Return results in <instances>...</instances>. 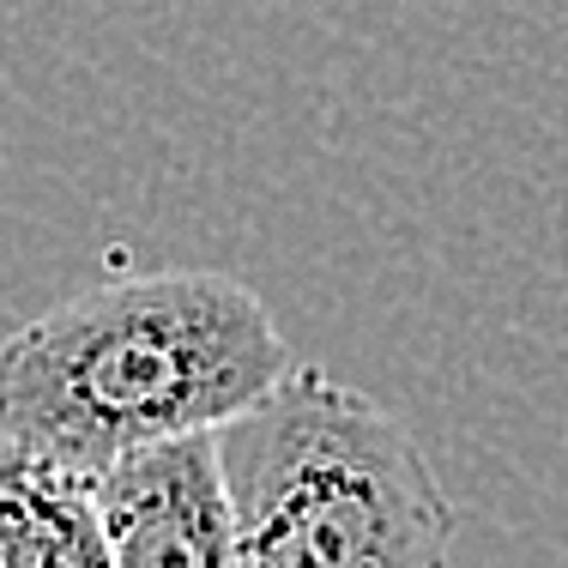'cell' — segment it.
Wrapping results in <instances>:
<instances>
[{"label":"cell","instance_id":"6da1fadb","mask_svg":"<svg viewBox=\"0 0 568 568\" xmlns=\"http://www.w3.org/2000/svg\"><path fill=\"white\" fill-rule=\"evenodd\" d=\"M273 308L230 273H128L0 339V436L103 478L182 436H219L291 375Z\"/></svg>","mask_w":568,"mask_h":568},{"label":"cell","instance_id":"3957f363","mask_svg":"<svg viewBox=\"0 0 568 568\" xmlns=\"http://www.w3.org/2000/svg\"><path fill=\"white\" fill-rule=\"evenodd\" d=\"M121 568H242L219 436L145 448L98 478Z\"/></svg>","mask_w":568,"mask_h":568},{"label":"cell","instance_id":"7a4b0ae2","mask_svg":"<svg viewBox=\"0 0 568 568\" xmlns=\"http://www.w3.org/2000/svg\"><path fill=\"white\" fill-rule=\"evenodd\" d=\"M242 568H448L459 514L412 429L296 363L219 429Z\"/></svg>","mask_w":568,"mask_h":568},{"label":"cell","instance_id":"277c9868","mask_svg":"<svg viewBox=\"0 0 568 568\" xmlns=\"http://www.w3.org/2000/svg\"><path fill=\"white\" fill-rule=\"evenodd\" d=\"M0 568H121L98 478L0 436Z\"/></svg>","mask_w":568,"mask_h":568}]
</instances>
